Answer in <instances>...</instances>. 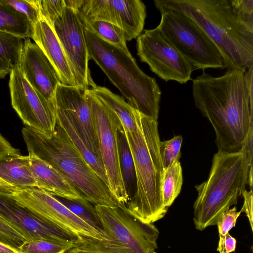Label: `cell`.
<instances>
[{
    "label": "cell",
    "instance_id": "6da1fadb",
    "mask_svg": "<svg viewBox=\"0 0 253 253\" xmlns=\"http://www.w3.org/2000/svg\"><path fill=\"white\" fill-rule=\"evenodd\" d=\"M245 70L229 68L217 77L203 70L193 80L195 105L212 126L218 151L240 150L253 125V95Z\"/></svg>",
    "mask_w": 253,
    "mask_h": 253
},
{
    "label": "cell",
    "instance_id": "7a4b0ae2",
    "mask_svg": "<svg viewBox=\"0 0 253 253\" xmlns=\"http://www.w3.org/2000/svg\"><path fill=\"white\" fill-rule=\"evenodd\" d=\"M161 12L172 10L195 21L214 42L226 68L253 67V28L244 23L230 0H155Z\"/></svg>",
    "mask_w": 253,
    "mask_h": 253
},
{
    "label": "cell",
    "instance_id": "3957f363",
    "mask_svg": "<svg viewBox=\"0 0 253 253\" xmlns=\"http://www.w3.org/2000/svg\"><path fill=\"white\" fill-rule=\"evenodd\" d=\"M137 130H124L133 159L136 189L126 205L127 210L146 223H153L166 215L162 197L165 169L160 151L158 121L134 110Z\"/></svg>",
    "mask_w": 253,
    "mask_h": 253
},
{
    "label": "cell",
    "instance_id": "277c9868",
    "mask_svg": "<svg viewBox=\"0 0 253 253\" xmlns=\"http://www.w3.org/2000/svg\"><path fill=\"white\" fill-rule=\"evenodd\" d=\"M22 134L28 155L59 170L86 200L94 205H119L108 187L84 160L56 120L50 137L27 126L22 128Z\"/></svg>",
    "mask_w": 253,
    "mask_h": 253
},
{
    "label": "cell",
    "instance_id": "5b68a950",
    "mask_svg": "<svg viewBox=\"0 0 253 253\" xmlns=\"http://www.w3.org/2000/svg\"><path fill=\"white\" fill-rule=\"evenodd\" d=\"M92 59L133 108L158 120L161 91L155 78L145 74L130 53L84 30Z\"/></svg>",
    "mask_w": 253,
    "mask_h": 253
},
{
    "label": "cell",
    "instance_id": "8992f818",
    "mask_svg": "<svg viewBox=\"0 0 253 253\" xmlns=\"http://www.w3.org/2000/svg\"><path fill=\"white\" fill-rule=\"evenodd\" d=\"M250 171L247 156L241 149L214 155L208 179L195 186L193 220L197 229L216 225L221 215L237 203L246 189Z\"/></svg>",
    "mask_w": 253,
    "mask_h": 253
},
{
    "label": "cell",
    "instance_id": "52a82bcc",
    "mask_svg": "<svg viewBox=\"0 0 253 253\" xmlns=\"http://www.w3.org/2000/svg\"><path fill=\"white\" fill-rule=\"evenodd\" d=\"M95 207L107 239L82 238L75 249L95 253H157L159 231L153 223L141 221L126 206Z\"/></svg>",
    "mask_w": 253,
    "mask_h": 253
},
{
    "label": "cell",
    "instance_id": "ba28073f",
    "mask_svg": "<svg viewBox=\"0 0 253 253\" xmlns=\"http://www.w3.org/2000/svg\"><path fill=\"white\" fill-rule=\"evenodd\" d=\"M160 13L161 21L157 27L190 62L194 70L226 68L217 47L195 21L175 11Z\"/></svg>",
    "mask_w": 253,
    "mask_h": 253
},
{
    "label": "cell",
    "instance_id": "9c48e42d",
    "mask_svg": "<svg viewBox=\"0 0 253 253\" xmlns=\"http://www.w3.org/2000/svg\"><path fill=\"white\" fill-rule=\"evenodd\" d=\"M85 95L91 110L108 187L119 205L126 206L129 197L122 178L118 143V132L122 123L113 110L89 89L85 90Z\"/></svg>",
    "mask_w": 253,
    "mask_h": 253
},
{
    "label": "cell",
    "instance_id": "30bf717a",
    "mask_svg": "<svg viewBox=\"0 0 253 253\" xmlns=\"http://www.w3.org/2000/svg\"><path fill=\"white\" fill-rule=\"evenodd\" d=\"M136 47L140 60L165 82L174 81L182 84L191 79L192 65L157 27L145 30L137 38Z\"/></svg>",
    "mask_w": 253,
    "mask_h": 253
},
{
    "label": "cell",
    "instance_id": "8fae6325",
    "mask_svg": "<svg viewBox=\"0 0 253 253\" xmlns=\"http://www.w3.org/2000/svg\"><path fill=\"white\" fill-rule=\"evenodd\" d=\"M46 222L82 238L98 240L107 237L80 219L48 192L38 187L20 190L11 196Z\"/></svg>",
    "mask_w": 253,
    "mask_h": 253
},
{
    "label": "cell",
    "instance_id": "7c38bea8",
    "mask_svg": "<svg viewBox=\"0 0 253 253\" xmlns=\"http://www.w3.org/2000/svg\"><path fill=\"white\" fill-rule=\"evenodd\" d=\"M12 107L26 126L48 137L53 133L56 114L47 100L27 82L20 68L11 70L9 81Z\"/></svg>",
    "mask_w": 253,
    "mask_h": 253
},
{
    "label": "cell",
    "instance_id": "4fadbf2b",
    "mask_svg": "<svg viewBox=\"0 0 253 253\" xmlns=\"http://www.w3.org/2000/svg\"><path fill=\"white\" fill-rule=\"evenodd\" d=\"M53 29L69 61L76 86L83 90L94 88L88 67L90 59L84 37V26L78 13L72 8H64L55 20Z\"/></svg>",
    "mask_w": 253,
    "mask_h": 253
},
{
    "label": "cell",
    "instance_id": "5bb4252c",
    "mask_svg": "<svg viewBox=\"0 0 253 253\" xmlns=\"http://www.w3.org/2000/svg\"><path fill=\"white\" fill-rule=\"evenodd\" d=\"M77 13L83 23L103 21L118 26L126 41L140 35L146 17V6L140 0H84Z\"/></svg>",
    "mask_w": 253,
    "mask_h": 253
},
{
    "label": "cell",
    "instance_id": "9a60e30c",
    "mask_svg": "<svg viewBox=\"0 0 253 253\" xmlns=\"http://www.w3.org/2000/svg\"><path fill=\"white\" fill-rule=\"evenodd\" d=\"M0 217L26 240H44L77 246L82 237L51 224L17 202L0 195Z\"/></svg>",
    "mask_w": 253,
    "mask_h": 253
},
{
    "label": "cell",
    "instance_id": "2e32d148",
    "mask_svg": "<svg viewBox=\"0 0 253 253\" xmlns=\"http://www.w3.org/2000/svg\"><path fill=\"white\" fill-rule=\"evenodd\" d=\"M56 108L61 110L73 124L87 148L101 161L97 137L85 90L76 86L58 84L54 96ZM102 162V161H101Z\"/></svg>",
    "mask_w": 253,
    "mask_h": 253
},
{
    "label": "cell",
    "instance_id": "e0dca14e",
    "mask_svg": "<svg viewBox=\"0 0 253 253\" xmlns=\"http://www.w3.org/2000/svg\"><path fill=\"white\" fill-rule=\"evenodd\" d=\"M20 69L29 84L56 112L54 96L57 85L61 84L59 77L42 49L29 38L24 40Z\"/></svg>",
    "mask_w": 253,
    "mask_h": 253
},
{
    "label": "cell",
    "instance_id": "ac0fdd59",
    "mask_svg": "<svg viewBox=\"0 0 253 253\" xmlns=\"http://www.w3.org/2000/svg\"><path fill=\"white\" fill-rule=\"evenodd\" d=\"M32 39L53 65L60 83L76 86L73 71L64 49L53 28L42 17L33 26Z\"/></svg>",
    "mask_w": 253,
    "mask_h": 253
},
{
    "label": "cell",
    "instance_id": "d6986e66",
    "mask_svg": "<svg viewBox=\"0 0 253 253\" xmlns=\"http://www.w3.org/2000/svg\"><path fill=\"white\" fill-rule=\"evenodd\" d=\"M28 156L37 187L60 197L85 199L75 186L59 170L45 162L35 157Z\"/></svg>",
    "mask_w": 253,
    "mask_h": 253
},
{
    "label": "cell",
    "instance_id": "ffe728a7",
    "mask_svg": "<svg viewBox=\"0 0 253 253\" xmlns=\"http://www.w3.org/2000/svg\"><path fill=\"white\" fill-rule=\"evenodd\" d=\"M0 178L19 190L37 187L29 156L21 154L0 157Z\"/></svg>",
    "mask_w": 253,
    "mask_h": 253
},
{
    "label": "cell",
    "instance_id": "44dd1931",
    "mask_svg": "<svg viewBox=\"0 0 253 253\" xmlns=\"http://www.w3.org/2000/svg\"><path fill=\"white\" fill-rule=\"evenodd\" d=\"M56 121L63 128L76 148L98 177L108 187L107 177L102 162L89 150L65 114L58 108H56Z\"/></svg>",
    "mask_w": 253,
    "mask_h": 253
},
{
    "label": "cell",
    "instance_id": "7402d4cb",
    "mask_svg": "<svg viewBox=\"0 0 253 253\" xmlns=\"http://www.w3.org/2000/svg\"><path fill=\"white\" fill-rule=\"evenodd\" d=\"M89 90L113 110L125 129L130 132H135L137 130V126L134 113V109L122 97L113 93L105 87L96 85Z\"/></svg>",
    "mask_w": 253,
    "mask_h": 253
},
{
    "label": "cell",
    "instance_id": "603a6c76",
    "mask_svg": "<svg viewBox=\"0 0 253 253\" xmlns=\"http://www.w3.org/2000/svg\"><path fill=\"white\" fill-rule=\"evenodd\" d=\"M0 31L32 39L33 25L25 15L0 0Z\"/></svg>",
    "mask_w": 253,
    "mask_h": 253
},
{
    "label": "cell",
    "instance_id": "cb8c5ba5",
    "mask_svg": "<svg viewBox=\"0 0 253 253\" xmlns=\"http://www.w3.org/2000/svg\"><path fill=\"white\" fill-rule=\"evenodd\" d=\"M118 143L122 178L130 198L136 189V176L133 157L122 125L118 132Z\"/></svg>",
    "mask_w": 253,
    "mask_h": 253
},
{
    "label": "cell",
    "instance_id": "d4e9b609",
    "mask_svg": "<svg viewBox=\"0 0 253 253\" xmlns=\"http://www.w3.org/2000/svg\"><path fill=\"white\" fill-rule=\"evenodd\" d=\"M53 196L80 219L106 236L95 205L84 198L70 199Z\"/></svg>",
    "mask_w": 253,
    "mask_h": 253
},
{
    "label": "cell",
    "instance_id": "484cf974",
    "mask_svg": "<svg viewBox=\"0 0 253 253\" xmlns=\"http://www.w3.org/2000/svg\"><path fill=\"white\" fill-rule=\"evenodd\" d=\"M182 183V169L178 160L164 170L162 191L165 208L168 209L173 203L180 192Z\"/></svg>",
    "mask_w": 253,
    "mask_h": 253
},
{
    "label": "cell",
    "instance_id": "4316f807",
    "mask_svg": "<svg viewBox=\"0 0 253 253\" xmlns=\"http://www.w3.org/2000/svg\"><path fill=\"white\" fill-rule=\"evenodd\" d=\"M20 37L0 31V59L11 70L20 68L24 40Z\"/></svg>",
    "mask_w": 253,
    "mask_h": 253
},
{
    "label": "cell",
    "instance_id": "83f0119b",
    "mask_svg": "<svg viewBox=\"0 0 253 253\" xmlns=\"http://www.w3.org/2000/svg\"><path fill=\"white\" fill-rule=\"evenodd\" d=\"M84 28L103 41L128 52L125 32L118 26L103 21L83 23Z\"/></svg>",
    "mask_w": 253,
    "mask_h": 253
},
{
    "label": "cell",
    "instance_id": "f1b7e54d",
    "mask_svg": "<svg viewBox=\"0 0 253 253\" xmlns=\"http://www.w3.org/2000/svg\"><path fill=\"white\" fill-rule=\"evenodd\" d=\"M73 246L44 240H26L18 249L20 253H64Z\"/></svg>",
    "mask_w": 253,
    "mask_h": 253
},
{
    "label": "cell",
    "instance_id": "f546056e",
    "mask_svg": "<svg viewBox=\"0 0 253 253\" xmlns=\"http://www.w3.org/2000/svg\"><path fill=\"white\" fill-rule=\"evenodd\" d=\"M15 10L25 15L34 26L42 17L40 0H1Z\"/></svg>",
    "mask_w": 253,
    "mask_h": 253
},
{
    "label": "cell",
    "instance_id": "4dcf8cb0",
    "mask_svg": "<svg viewBox=\"0 0 253 253\" xmlns=\"http://www.w3.org/2000/svg\"><path fill=\"white\" fill-rule=\"evenodd\" d=\"M182 140L181 135H177L169 140L160 142V151L164 169L179 160Z\"/></svg>",
    "mask_w": 253,
    "mask_h": 253
},
{
    "label": "cell",
    "instance_id": "1f68e13d",
    "mask_svg": "<svg viewBox=\"0 0 253 253\" xmlns=\"http://www.w3.org/2000/svg\"><path fill=\"white\" fill-rule=\"evenodd\" d=\"M241 212L238 211L236 207L224 212L218 219L216 225L219 232V242L217 251L219 253H225L224 243L227 233L235 227L238 217Z\"/></svg>",
    "mask_w": 253,
    "mask_h": 253
},
{
    "label": "cell",
    "instance_id": "d6a6232c",
    "mask_svg": "<svg viewBox=\"0 0 253 253\" xmlns=\"http://www.w3.org/2000/svg\"><path fill=\"white\" fill-rule=\"evenodd\" d=\"M65 7L64 0H40L42 16L52 28Z\"/></svg>",
    "mask_w": 253,
    "mask_h": 253
},
{
    "label": "cell",
    "instance_id": "836d02e7",
    "mask_svg": "<svg viewBox=\"0 0 253 253\" xmlns=\"http://www.w3.org/2000/svg\"><path fill=\"white\" fill-rule=\"evenodd\" d=\"M25 241L20 234L0 217V242L18 250Z\"/></svg>",
    "mask_w": 253,
    "mask_h": 253
},
{
    "label": "cell",
    "instance_id": "e575fe53",
    "mask_svg": "<svg viewBox=\"0 0 253 253\" xmlns=\"http://www.w3.org/2000/svg\"><path fill=\"white\" fill-rule=\"evenodd\" d=\"M230 2L238 17L253 28V0H230Z\"/></svg>",
    "mask_w": 253,
    "mask_h": 253
},
{
    "label": "cell",
    "instance_id": "d590c367",
    "mask_svg": "<svg viewBox=\"0 0 253 253\" xmlns=\"http://www.w3.org/2000/svg\"><path fill=\"white\" fill-rule=\"evenodd\" d=\"M253 125H252L244 139L241 150L244 151L248 158L250 171L249 172L248 184L250 189L253 188Z\"/></svg>",
    "mask_w": 253,
    "mask_h": 253
},
{
    "label": "cell",
    "instance_id": "8d00e7d4",
    "mask_svg": "<svg viewBox=\"0 0 253 253\" xmlns=\"http://www.w3.org/2000/svg\"><path fill=\"white\" fill-rule=\"evenodd\" d=\"M242 196L244 198V204L240 211L246 214L253 230V189L250 191L246 189Z\"/></svg>",
    "mask_w": 253,
    "mask_h": 253
},
{
    "label": "cell",
    "instance_id": "74e56055",
    "mask_svg": "<svg viewBox=\"0 0 253 253\" xmlns=\"http://www.w3.org/2000/svg\"><path fill=\"white\" fill-rule=\"evenodd\" d=\"M16 154H20L19 150L13 147L0 133V157Z\"/></svg>",
    "mask_w": 253,
    "mask_h": 253
},
{
    "label": "cell",
    "instance_id": "f35d334b",
    "mask_svg": "<svg viewBox=\"0 0 253 253\" xmlns=\"http://www.w3.org/2000/svg\"><path fill=\"white\" fill-rule=\"evenodd\" d=\"M20 190L0 178V195L11 196Z\"/></svg>",
    "mask_w": 253,
    "mask_h": 253
},
{
    "label": "cell",
    "instance_id": "ab89813d",
    "mask_svg": "<svg viewBox=\"0 0 253 253\" xmlns=\"http://www.w3.org/2000/svg\"><path fill=\"white\" fill-rule=\"evenodd\" d=\"M236 246V240L229 233L225 236L224 247L225 253H231L235 251Z\"/></svg>",
    "mask_w": 253,
    "mask_h": 253
},
{
    "label": "cell",
    "instance_id": "60d3db41",
    "mask_svg": "<svg viewBox=\"0 0 253 253\" xmlns=\"http://www.w3.org/2000/svg\"><path fill=\"white\" fill-rule=\"evenodd\" d=\"M65 6L70 7L77 13L82 8L84 0H64Z\"/></svg>",
    "mask_w": 253,
    "mask_h": 253
},
{
    "label": "cell",
    "instance_id": "b9f144b4",
    "mask_svg": "<svg viewBox=\"0 0 253 253\" xmlns=\"http://www.w3.org/2000/svg\"><path fill=\"white\" fill-rule=\"evenodd\" d=\"M0 253H20L18 250L0 242Z\"/></svg>",
    "mask_w": 253,
    "mask_h": 253
},
{
    "label": "cell",
    "instance_id": "7bdbcfd3",
    "mask_svg": "<svg viewBox=\"0 0 253 253\" xmlns=\"http://www.w3.org/2000/svg\"><path fill=\"white\" fill-rule=\"evenodd\" d=\"M10 72V68L0 59V78H4Z\"/></svg>",
    "mask_w": 253,
    "mask_h": 253
},
{
    "label": "cell",
    "instance_id": "ee69618b",
    "mask_svg": "<svg viewBox=\"0 0 253 253\" xmlns=\"http://www.w3.org/2000/svg\"><path fill=\"white\" fill-rule=\"evenodd\" d=\"M69 251L70 252V253H95L79 251L75 249L74 248L71 249L69 250Z\"/></svg>",
    "mask_w": 253,
    "mask_h": 253
},
{
    "label": "cell",
    "instance_id": "f6af8a7d",
    "mask_svg": "<svg viewBox=\"0 0 253 253\" xmlns=\"http://www.w3.org/2000/svg\"><path fill=\"white\" fill-rule=\"evenodd\" d=\"M64 253H70V252L68 251H67V252Z\"/></svg>",
    "mask_w": 253,
    "mask_h": 253
}]
</instances>
